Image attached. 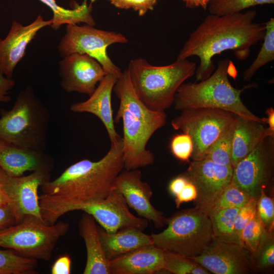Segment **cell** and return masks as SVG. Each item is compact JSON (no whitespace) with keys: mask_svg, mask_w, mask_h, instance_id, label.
Returning <instances> with one entry per match:
<instances>
[{"mask_svg":"<svg viewBox=\"0 0 274 274\" xmlns=\"http://www.w3.org/2000/svg\"><path fill=\"white\" fill-rule=\"evenodd\" d=\"M257 199L251 197L249 201L240 208L234 220V230L238 238L239 245L243 247L242 242L243 231L247 224L253 219L257 213Z\"/></svg>","mask_w":274,"mask_h":274,"instance_id":"cell-35","label":"cell"},{"mask_svg":"<svg viewBox=\"0 0 274 274\" xmlns=\"http://www.w3.org/2000/svg\"><path fill=\"white\" fill-rule=\"evenodd\" d=\"M49 172L41 169L27 176L15 177L0 167V185L9 198L18 223L30 216L43 220L38 190L44 183L50 180Z\"/></svg>","mask_w":274,"mask_h":274,"instance_id":"cell-12","label":"cell"},{"mask_svg":"<svg viewBox=\"0 0 274 274\" xmlns=\"http://www.w3.org/2000/svg\"><path fill=\"white\" fill-rule=\"evenodd\" d=\"M80 236L86 249L87 259L84 274H110L94 218L84 212L78 223Z\"/></svg>","mask_w":274,"mask_h":274,"instance_id":"cell-23","label":"cell"},{"mask_svg":"<svg viewBox=\"0 0 274 274\" xmlns=\"http://www.w3.org/2000/svg\"><path fill=\"white\" fill-rule=\"evenodd\" d=\"M127 42V38L120 32L99 29L86 24H67L58 50L62 58L76 53L87 54L96 59L107 74L119 79L123 72L109 57L107 49L114 44Z\"/></svg>","mask_w":274,"mask_h":274,"instance_id":"cell-10","label":"cell"},{"mask_svg":"<svg viewBox=\"0 0 274 274\" xmlns=\"http://www.w3.org/2000/svg\"><path fill=\"white\" fill-rule=\"evenodd\" d=\"M18 223L10 203L0 206V231Z\"/></svg>","mask_w":274,"mask_h":274,"instance_id":"cell-39","label":"cell"},{"mask_svg":"<svg viewBox=\"0 0 274 274\" xmlns=\"http://www.w3.org/2000/svg\"><path fill=\"white\" fill-rule=\"evenodd\" d=\"M9 203H10L9 198L0 185V206Z\"/></svg>","mask_w":274,"mask_h":274,"instance_id":"cell-46","label":"cell"},{"mask_svg":"<svg viewBox=\"0 0 274 274\" xmlns=\"http://www.w3.org/2000/svg\"><path fill=\"white\" fill-rule=\"evenodd\" d=\"M196 68V63L187 59L156 66L138 58L131 60L126 70L140 100L152 110L165 111L174 104L179 87L195 74Z\"/></svg>","mask_w":274,"mask_h":274,"instance_id":"cell-5","label":"cell"},{"mask_svg":"<svg viewBox=\"0 0 274 274\" xmlns=\"http://www.w3.org/2000/svg\"><path fill=\"white\" fill-rule=\"evenodd\" d=\"M36 259L22 256L13 250H0V274L37 273Z\"/></svg>","mask_w":274,"mask_h":274,"instance_id":"cell-27","label":"cell"},{"mask_svg":"<svg viewBox=\"0 0 274 274\" xmlns=\"http://www.w3.org/2000/svg\"><path fill=\"white\" fill-rule=\"evenodd\" d=\"M274 136V131L265 124L249 118L236 116L234 126L231 165L236 163L252 151L265 138Z\"/></svg>","mask_w":274,"mask_h":274,"instance_id":"cell-22","label":"cell"},{"mask_svg":"<svg viewBox=\"0 0 274 274\" xmlns=\"http://www.w3.org/2000/svg\"><path fill=\"white\" fill-rule=\"evenodd\" d=\"M68 228V223L62 221L48 224L38 218L27 217L0 231V247L29 258L48 261L56 244Z\"/></svg>","mask_w":274,"mask_h":274,"instance_id":"cell-8","label":"cell"},{"mask_svg":"<svg viewBox=\"0 0 274 274\" xmlns=\"http://www.w3.org/2000/svg\"><path fill=\"white\" fill-rule=\"evenodd\" d=\"M52 19L44 20L39 15L31 23L24 26L13 21L4 39H0V72L11 79L17 64L24 57L28 45L42 28L51 26Z\"/></svg>","mask_w":274,"mask_h":274,"instance_id":"cell-18","label":"cell"},{"mask_svg":"<svg viewBox=\"0 0 274 274\" xmlns=\"http://www.w3.org/2000/svg\"><path fill=\"white\" fill-rule=\"evenodd\" d=\"M72 261L67 255L60 256L54 263L51 272L52 274H69L71 271Z\"/></svg>","mask_w":274,"mask_h":274,"instance_id":"cell-41","label":"cell"},{"mask_svg":"<svg viewBox=\"0 0 274 274\" xmlns=\"http://www.w3.org/2000/svg\"><path fill=\"white\" fill-rule=\"evenodd\" d=\"M110 274H153L164 268V251L147 245L108 261Z\"/></svg>","mask_w":274,"mask_h":274,"instance_id":"cell-21","label":"cell"},{"mask_svg":"<svg viewBox=\"0 0 274 274\" xmlns=\"http://www.w3.org/2000/svg\"><path fill=\"white\" fill-rule=\"evenodd\" d=\"M52 160L44 151L21 147L0 139V167L8 174L23 176L26 172L50 170Z\"/></svg>","mask_w":274,"mask_h":274,"instance_id":"cell-20","label":"cell"},{"mask_svg":"<svg viewBox=\"0 0 274 274\" xmlns=\"http://www.w3.org/2000/svg\"><path fill=\"white\" fill-rule=\"evenodd\" d=\"M115 7L121 9H132L140 16L145 15L148 11L153 10L160 0H109Z\"/></svg>","mask_w":274,"mask_h":274,"instance_id":"cell-38","label":"cell"},{"mask_svg":"<svg viewBox=\"0 0 274 274\" xmlns=\"http://www.w3.org/2000/svg\"><path fill=\"white\" fill-rule=\"evenodd\" d=\"M163 269L175 274H209V271L189 258L175 252L163 250Z\"/></svg>","mask_w":274,"mask_h":274,"instance_id":"cell-29","label":"cell"},{"mask_svg":"<svg viewBox=\"0 0 274 274\" xmlns=\"http://www.w3.org/2000/svg\"><path fill=\"white\" fill-rule=\"evenodd\" d=\"M265 33L263 43L256 58L243 74V80L250 81L262 66L274 60V19L265 23Z\"/></svg>","mask_w":274,"mask_h":274,"instance_id":"cell-28","label":"cell"},{"mask_svg":"<svg viewBox=\"0 0 274 274\" xmlns=\"http://www.w3.org/2000/svg\"><path fill=\"white\" fill-rule=\"evenodd\" d=\"M233 167L222 165L204 158L192 161L181 174L196 188L195 208L208 214L215 201L231 181Z\"/></svg>","mask_w":274,"mask_h":274,"instance_id":"cell-13","label":"cell"},{"mask_svg":"<svg viewBox=\"0 0 274 274\" xmlns=\"http://www.w3.org/2000/svg\"><path fill=\"white\" fill-rule=\"evenodd\" d=\"M236 73L231 60H220L217 68L207 79L198 83H183L179 87L173 104L175 110L217 109L263 123L262 118L254 114L243 102L241 95L244 89H236L230 83L229 76L234 78Z\"/></svg>","mask_w":274,"mask_h":274,"instance_id":"cell-4","label":"cell"},{"mask_svg":"<svg viewBox=\"0 0 274 274\" xmlns=\"http://www.w3.org/2000/svg\"><path fill=\"white\" fill-rule=\"evenodd\" d=\"M238 244L216 239L199 255L188 257L215 274H247L253 268L252 256Z\"/></svg>","mask_w":274,"mask_h":274,"instance_id":"cell-14","label":"cell"},{"mask_svg":"<svg viewBox=\"0 0 274 274\" xmlns=\"http://www.w3.org/2000/svg\"><path fill=\"white\" fill-rule=\"evenodd\" d=\"M257 12L248 10L223 16L209 14L192 31L176 60L193 56L199 59L195 75L196 81L207 79L215 70L214 56L232 50L239 60H245L251 47L263 40L265 23L255 22Z\"/></svg>","mask_w":274,"mask_h":274,"instance_id":"cell-2","label":"cell"},{"mask_svg":"<svg viewBox=\"0 0 274 274\" xmlns=\"http://www.w3.org/2000/svg\"><path fill=\"white\" fill-rule=\"evenodd\" d=\"M257 213L265 229L269 231H273V201L272 198L266 195L264 189L261 190L257 199Z\"/></svg>","mask_w":274,"mask_h":274,"instance_id":"cell-36","label":"cell"},{"mask_svg":"<svg viewBox=\"0 0 274 274\" xmlns=\"http://www.w3.org/2000/svg\"><path fill=\"white\" fill-rule=\"evenodd\" d=\"M239 208H212L209 212L214 237L220 241L239 245L234 230V220ZM240 246V245H239Z\"/></svg>","mask_w":274,"mask_h":274,"instance_id":"cell-26","label":"cell"},{"mask_svg":"<svg viewBox=\"0 0 274 274\" xmlns=\"http://www.w3.org/2000/svg\"><path fill=\"white\" fill-rule=\"evenodd\" d=\"M15 85L14 80L7 78L0 72V102H8L12 100L8 93Z\"/></svg>","mask_w":274,"mask_h":274,"instance_id":"cell-42","label":"cell"},{"mask_svg":"<svg viewBox=\"0 0 274 274\" xmlns=\"http://www.w3.org/2000/svg\"><path fill=\"white\" fill-rule=\"evenodd\" d=\"M272 231L265 230L257 249L251 255L253 265L266 270L274 264V238Z\"/></svg>","mask_w":274,"mask_h":274,"instance_id":"cell-32","label":"cell"},{"mask_svg":"<svg viewBox=\"0 0 274 274\" xmlns=\"http://www.w3.org/2000/svg\"><path fill=\"white\" fill-rule=\"evenodd\" d=\"M234 122L217 140L205 158L218 164L231 166V153Z\"/></svg>","mask_w":274,"mask_h":274,"instance_id":"cell-31","label":"cell"},{"mask_svg":"<svg viewBox=\"0 0 274 274\" xmlns=\"http://www.w3.org/2000/svg\"><path fill=\"white\" fill-rule=\"evenodd\" d=\"M113 91L120 101L114 122L121 119L123 123L124 169H135L153 164L154 155L146 146L153 134L166 124L165 111L152 110L140 100L127 70L117 79Z\"/></svg>","mask_w":274,"mask_h":274,"instance_id":"cell-3","label":"cell"},{"mask_svg":"<svg viewBox=\"0 0 274 274\" xmlns=\"http://www.w3.org/2000/svg\"><path fill=\"white\" fill-rule=\"evenodd\" d=\"M123 146L122 138L112 144L100 160H80L55 179L44 183L40 187L42 194L39 197L43 221L53 224L66 213L105 199L124 169Z\"/></svg>","mask_w":274,"mask_h":274,"instance_id":"cell-1","label":"cell"},{"mask_svg":"<svg viewBox=\"0 0 274 274\" xmlns=\"http://www.w3.org/2000/svg\"><path fill=\"white\" fill-rule=\"evenodd\" d=\"M251 197L247 193L230 183L218 196L213 208H240Z\"/></svg>","mask_w":274,"mask_h":274,"instance_id":"cell-33","label":"cell"},{"mask_svg":"<svg viewBox=\"0 0 274 274\" xmlns=\"http://www.w3.org/2000/svg\"><path fill=\"white\" fill-rule=\"evenodd\" d=\"M177 208H179L183 202L194 200L197 197L196 189L194 185L189 181L181 191L175 196Z\"/></svg>","mask_w":274,"mask_h":274,"instance_id":"cell-40","label":"cell"},{"mask_svg":"<svg viewBox=\"0 0 274 274\" xmlns=\"http://www.w3.org/2000/svg\"><path fill=\"white\" fill-rule=\"evenodd\" d=\"M273 161L274 136H268L233 167L231 183L258 199L272 180Z\"/></svg>","mask_w":274,"mask_h":274,"instance_id":"cell-11","label":"cell"},{"mask_svg":"<svg viewBox=\"0 0 274 274\" xmlns=\"http://www.w3.org/2000/svg\"><path fill=\"white\" fill-rule=\"evenodd\" d=\"M273 3L274 0H210L208 7L210 14L223 16L257 5Z\"/></svg>","mask_w":274,"mask_h":274,"instance_id":"cell-30","label":"cell"},{"mask_svg":"<svg viewBox=\"0 0 274 274\" xmlns=\"http://www.w3.org/2000/svg\"><path fill=\"white\" fill-rule=\"evenodd\" d=\"M95 0H91V3H93L94 1H95Z\"/></svg>","mask_w":274,"mask_h":274,"instance_id":"cell-47","label":"cell"},{"mask_svg":"<svg viewBox=\"0 0 274 274\" xmlns=\"http://www.w3.org/2000/svg\"><path fill=\"white\" fill-rule=\"evenodd\" d=\"M185 4V6L189 9H194L201 7L204 10H206L210 0H183Z\"/></svg>","mask_w":274,"mask_h":274,"instance_id":"cell-44","label":"cell"},{"mask_svg":"<svg viewBox=\"0 0 274 274\" xmlns=\"http://www.w3.org/2000/svg\"><path fill=\"white\" fill-rule=\"evenodd\" d=\"M1 140L44 151L50 114L37 97L30 85L19 93L10 111L1 110Z\"/></svg>","mask_w":274,"mask_h":274,"instance_id":"cell-6","label":"cell"},{"mask_svg":"<svg viewBox=\"0 0 274 274\" xmlns=\"http://www.w3.org/2000/svg\"><path fill=\"white\" fill-rule=\"evenodd\" d=\"M101 244L108 261L139 247L153 244L151 235L135 228L110 233L98 227Z\"/></svg>","mask_w":274,"mask_h":274,"instance_id":"cell-24","label":"cell"},{"mask_svg":"<svg viewBox=\"0 0 274 274\" xmlns=\"http://www.w3.org/2000/svg\"><path fill=\"white\" fill-rule=\"evenodd\" d=\"M236 115L223 110L193 108L185 110L174 119L171 125L191 138L193 161L204 159L219 136L235 122Z\"/></svg>","mask_w":274,"mask_h":274,"instance_id":"cell-9","label":"cell"},{"mask_svg":"<svg viewBox=\"0 0 274 274\" xmlns=\"http://www.w3.org/2000/svg\"><path fill=\"white\" fill-rule=\"evenodd\" d=\"M49 7L53 12L52 23L50 26L57 30L63 24H78L85 23L94 26L96 24L92 15L91 3L88 5L87 0L82 4L75 3L74 8L66 9L58 5L55 0H39Z\"/></svg>","mask_w":274,"mask_h":274,"instance_id":"cell-25","label":"cell"},{"mask_svg":"<svg viewBox=\"0 0 274 274\" xmlns=\"http://www.w3.org/2000/svg\"><path fill=\"white\" fill-rule=\"evenodd\" d=\"M142 178V173L138 169H123L116 179L114 188L123 195L128 207L140 217L152 222L156 228L162 227L167 219L151 204L152 190Z\"/></svg>","mask_w":274,"mask_h":274,"instance_id":"cell-17","label":"cell"},{"mask_svg":"<svg viewBox=\"0 0 274 274\" xmlns=\"http://www.w3.org/2000/svg\"><path fill=\"white\" fill-rule=\"evenodd\" d=\"M117 79L112 75H106L88 99L70 106L73 112L89 113L98 117L107 131L111 144L122 138L115 129L111 103L112 93Z\"/></svg>","mask_w":274,"mask_h":274,"instance_id":"cell-19","label":"cell"},{"mask_svg":"<svg viewBox=\"0 0 274 274\" xmlns=\"http://www.w3.org/2000/svg\"><path fill=\"white\" fill-rule=\"evenodd\" d=\"M166 223L167 227L161 232L151 234L153 244L163 250L194 257L214 238L209 216L195 208L176 213Z\"/></svg>","mask_w":274,"mask_h":274,"instance_id":"cell-7","label":"cell"},{"mask_svg":"<svg viewBox=\"0 0 274 274\" xmlns=\"http://www.w3.org/2000/svg\"><path fill=\"white\" fill-rule=\"evenodd\" d=\"M79 210L91 215L106 231L135 228L143 231L148 225L145 218L133 215L123 195L114 188L104 199L82 207Z\"/></svg>","mask_w":274,"mask_h":274,"instance_id":"cell-16","label":"cell"},{"mask_svg":"<svg viewBox=\"0 0 274 274\" xmlns=\"http://www.w3.org/2000/svg\"><path fill=\"white\" fill-rule=\"evenodd\" d=\"M267 118H262L264 124L268 125V128L274 131V110L272 108L268 109L266 112Z\"/></svg>","mask_w":274,"mask_h":274,"instance_id":"cell-45","label":"cell"},{"mask_svg":"<svg viewBox=\"0 0 274 274\" xmlns=\"http://www.w3.org/2000/svg\"><path fill=\"white\" fill-rule=\"evenodd\" d=\"M265 230L257 213L244 228L242 233L243 247L251 254V255L257 249Z\"/></svg>","mask_w":274,"mask_h":274,"instance_id":"cell-34","label":"cell"},{"mask_svg":"<svg viewBox=\"0 0 274 274\" xmlns=\"http://www.w3.org/2000/svg\"><path fill=\"white\" fill-rule=\"evenodd\" d=\"M58 73L61 88L67 92H78L90 96L97 84L107 75L101 64L92 57L73 53L59 62Z\"/></svg>","mask_w":274,"mask_h":274,"instance_id":"cell-15","label":"cell"},{"mask_svg":"<svg viewBox=\"0 0 274 274\" xmlns=\"http://www.w3.org/2000/svg\"><path fill=\"white\" fill-rule=\"evenodd\" d=\"M170 149L173 155L178 160L183 162L189 161L193 150L190 136L184 132L174 135L170 141Z\"/></svg>","mask_w":274,"mask_h":274,"instance_id":"cell-37","label":"cell"},{"mask_svg":"<svg viewBox=\"0 0 274 274\" xmlns=\"http://www.w3.org/2000/svg\"><path fill=\"white\" fill-rule=\"evenodd\" d=\"M188 181L181 175L174 179L169 185L168 188L170 193L176 196L181 191Z\"/></svg>","mask_w":274,"mask_h":274,"instance_id":"cell-43","label":"cell"}]
</instances>
